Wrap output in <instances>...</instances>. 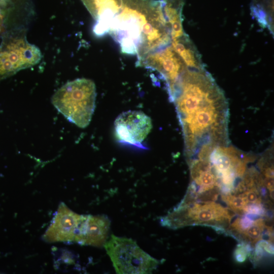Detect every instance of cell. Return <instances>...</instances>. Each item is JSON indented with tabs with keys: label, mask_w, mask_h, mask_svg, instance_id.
Returning <instances> with one entry per match:
<instances>
[{
	"label": "cell",
	"mask_w": 274,
	"mask_h": 274,
	"mask_svg": "<svg viewBox=\"0 0 274 274\" xmlns=\"http://www.w3.org/2000/svg\"><path fill=\"white\" fill-rule=\"evenodd\" d=\"M221 198L232 211L238 214H244V210L248 204L242 197L228 193L222 194Z\"/></svg>",
	"instance_id": "14"
},
{
	"label": "cell",
	"mask_w": 274,
	"mask_h": 274,
	"mask_svg": "<svg viewBox=\"0 0 274 274\" xmlns=\"http://www.w3.org/2000/svg\"><path fill=\"white\" fill-rule=\"evenodd\" d=\"M59 252L60 253L58 255L59 257L55 255V257H57V258H54L55 263L58 262L59 264L64 263L65 264H71V263L74 262V259L71 252L63 249H61V251Z\"/></svg>",
	"instance_id": "17"
},
{
	"label": "cell",
	"mask_w": 274,
	"mask_h": 274,
	"mask_svg": "<svg viewBox=\"0 0 274 274\" xmlns=\"http://www.w3.org/2000/svg\"><path fill=\"white\" fill-rule=\"evenodd\" d=\"M179 203L161 219L162 226L177 229L189 225L211 227L220 233H226L234 217L230 210L213 201Z\"/></svg>",
	"instance_id": "4"
},
{
	"label": "cell",
	"mask_w": 274,
	"mask_h": 274,
	"mask_svg": "<svg viewBox=\"0 0 274 274\" xmlns=\"http://www.w3.org/2000/svg\"><path fill=\"white\" fill-rule=\"evenodd\" d=\"M104 247L117 273H151L159 263L130 238L112 234Z\"/></svg>",
	"instance_id": "5"
},
{
	"label": "cell",
	"mask_w": 274,
	"mask_h": 274,
	"mask_svg": "<svg viewBox=\"0 0 274 274\" xmlns=\"http://www.w3.org/2000/svg\"><path fill=\"white\" fill-rule=\"evenodd\" d=\"M183 0H163V10L169 25L172 40L186 33L183 27L182 11Z\"/></svg>",
	"instance_id": "13"
},
{
	"label": "cell",
	"mask_w": 274,
	"mask_h": 274,
	"mask_svg": "<svg viewBox=\"0 0 274 274\" xmlns=\"http://www.w3.org/2000/svg\"><path fill=\"white\" fill-rule=\"evenodd\" d=\"M152 127L150 118L138 111L123 112L117 117L114 122L116 138L122 142L133 145L142 142Z\"/></svg>",
	"instance_id": "8"
},
{
	"label": "cell",
	"mask_w": 274,
	"mask_h": 274,
	"mask_svg": "<svg viewBox=\"0 0 274 274\" xmlns=\"http://www.w3.org/2000/svg\"><path fill=\"white\" fill-rule=\"evenodd\" d=\"M137 65L158 71L166 80L168 88L187 68L171 44L138 59Z\"/></svg>",
	"instance_id": "7"
},
{
	"label": "cell",
	"mask_w": 274,
	"mask_h": 274,
	"mask_svg": "<svg viewBox=\"0 0 274 274\" xmlns=\"http://www.w3.org/2000/svg\"><path fill=\"white\" fill-rule=\"evenodd\" d=\"M168 90L182 127L188 162L204 146L229 145L227 100L204 68L187 67Z\"/></svg>",
	"instance_id": "1"
},
{
	"label": "cell",
	"mask_w": 274,
	"mask_h": 274,
	"mask_svg": "<svg viewBox=\"0 0 274 274\" xmlns=\"http://www.w3.org/2000/svg\"><path fill=\"white\" fill-rule=\"evenodd\" d=\"M110 221L104 215H83L74 242L81 245L100 247L108 238Z\"/></svg>",
	"instance_id": "10"
},
{
	"label": "cell",
	"mask_w": 274,
	"mask_h": 274,
	"mask_svg": "<svg viewBox=\"0 0 274 274\" xmlns=\"http://www.w3.org/2000/svg\"><path fill=\"white\" fill-rule=\"evenodd\" d=\"M121 51L140 59L171 44L163 0H123L109 31Z\"/></svg>",
	"instance_id": "2"
},
{
	"label": "cell",
	"mask_w": 274,
	"mask_h": 274,
	"mask_svg": "<svg viewBox=\"0 0 274 274\" xmlns=\"http://www.w3.org/2000/svg\"><path fill=\"white\" fill-rule=\"evenodd\" d=\"M267 211L264 205L261 204H248L244 210V214H250L260 217L266 215Z\"/></svg>",
	"instance_id": "16"
},
{
	"label": "cell",
	"mask_w": 274,
	"mask_h": 274,
	"mask_svg": "<svg viewBox=\"0 0 274 274\" xmlns=\"http://www.w3.org/2000/svg\"><path fill=\"white\" fill-rule=\"evenodd\" d=\"M41 52L22 35L5 38L0 45V81L38 63Z\"/></svg>",
	"instance_id": "6"
},
{
	"label": "cell",
	"mask_w": 274,
	"mask_h": 274,
	"mask_svg": "<svg viewBox=\"0 0 274 274\" xmlns=\"http://www.w3.org/2000/svg\"><path fill=\"white\" fill-rule=\"evenodd\" d=\"M171 45L188 68H203L200 55L186 33L172 40Z\"/></svg>",
	"instance_id": "12"
},
{
	"label": "cell",
	"mask_w": 274,
	"mask_h": 274,
	"mask_svg": "<svg viewBox=\"0 0 274 274\" xmlns=\"http://www.w3.org/2000/svg\"><path fill=\"white\" fill-rule=\"evenodd\" d=\"M253 247L249 244L240 242L236 246L234 252V257L239 263L244 262L250 256L253 251Z\"/></svg>",
	"instance_id": "15"
},
{
	"label": "cell",
	"mask_w": 274,
	"mask_h": 274,
	"mask_svg": "<svg viewBox=\"0 0 274 274\" xmlns=\"http://www.w3.org/2000/svg\"><path fill=\"white\" fill-rule=\"evenodd\" d=\"M82 216L74 212L61 202L43 234V239L47 243L74 242Z\"/></svg>",
	"instance_id": "9"
},
{
	"label": "cell",
	"mask_w": 274,
	"mask_h": 274,
	"mask_svg": "<svg viewBox=\"0 0 274 274\" xmlns=\"http://www.w3.org/2000/svg\"><path fill=\"white\" fill-rule=\"evenodd\" d=\"M93 18L95 27L101 30L110 28L113 18L120 11L123 0H81Z\"/></svg>",
	"instance_id": "11"
},
{
	"label": "cell",
	"mask_w": 274,
	"mask_h": 274,
	"mask_svg": "<svg viewBox=\"0 0 274 274\" xmlns=\"http://www.w3.org/2000/svg\"><path fill=\"white\" fill-rule=\"evenodd\" d=\"M93 81L80 78L65 83L52 95L51 102L68 121L84 128L90 123L95 108Z\"/></svg>",
	"instance_id": "3"
}]
</instances>
